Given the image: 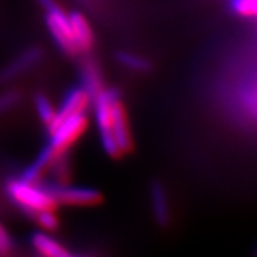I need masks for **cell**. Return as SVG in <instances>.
I'll use <instances>...</instances> for the list:
<instances>
[{"instance_id":"cell-1","label":"cell","mask_w":257,"mask_h":257,"mask_svg":"<svg viewBox=\"0 0 257 257\" xmlns=\"http://www.w3.org/2000/svg\"><path fill=\"white\" fill-rule=\"evenodd\" d=\"M6 192L10 200L29 214L55 210L58 202L48 186H41L25 179H10L6 183Z\"/></svg>"},{"instance_id":"cell-2","label":"cell","mask_w":257,"mask_h":257,"mask_svg":"<svg viewBox=\"0 0 257 257\" xmlns=\"http://www.w3.org/2000/svg\"><path fill=\"white\" fill-rule=\"evenodd\" d=\"M88 127V118L85 113L72 115L50 133V143L45 149L53 159L67 154L68 149L80 138Z\"/></svg>"},{"instance_id":"cell-3","label":"cell","mask_w":257,"mask_h":257,"mask_svg":"<svg viewBox=\"0 0 257 257\" xmlns=\"http://www.w3.org/2000/svg\"><path fill=\"white\" fill-rule=\"evenodd\" d=\"M117 96L118 92L114 89H102L95 97V117L101 145L105 153L112 158H119L122 155L112 132V105Z\"/></svg>"},{"instance_id":"cell-4","label":"cell","mask_w":257,"mask_h":257,"mask_svg":"<svg viewBox=\"0 0 257 257\" xmlns=\"http://www.w3.org/2000/svg\"><path fill=\"white\" fill-rule=\"evenodd\" d=\"M46 11V24L50 32L51 37L55 41V44L63 50L66 54L74 55L79 53L75 45L74 36H72L71 24L68 15L58 6L55 2L44 7Z\"/></svg>"},{"instance_id":"cell-5","label":"cell","mask_w":257,"mask_h":257,"mask_svg":"<svg viewBox=\"0 0 257 257\" xmlns=\"http://www.w3.org/2000/svg\"><path fill=\"white\" fill-rule=\"evenodd\" d=\"M48 189L58 203L70 206H95L101 202V194L89 188H76L67 184H50Z\"/></svg>"},{"instance_id":"cell-6","label":"cell","mask_w":257,"mask_h":257,"mask_svg":"<svg viewBox=\"0 0 257 257\" xmlns=\"http://www.w3.org/2000/svg\"><path fill=\"white\" fill-rule=\"evenodd\" d=\"M91 95L83 87L68 92L67 96L64 97L63 102H62L61 108L58 109L57 113H55L54 121L48 127L49 133L53 132L64 119L70 118L72 115L81 114V113L87 112L89 105H91Z\"/></svg>"},{"instance_id":"cell-7","label":"cell","mask_w":257,"mask_h":257,"mask_svg":"<svg viewBox=\"0 0 257 257\" xmlns=\"http://www.w3.org/2000/svg\"><path fill=\"white\" fill-rule=\"evenodd\" d=\"M112 132L121 154L128 153L132 150V134L119 95L114 98L112 105Z\"/></svg>"},{"instance_id":"cell-8","label":"cell","mask_w":257,"mask_h":257,"mask_svg":"<svg viewBox=\"0 0 257 257\" xmlns=\"http://www.w3.org/2000/svg\"><path fill=\"white\" fill-rule=\"evenodd\" d=\"M41 58H42V50L40 48H32L23 51L15 61L11 62L7 67L4 68L2 75H0V80H14L15 78L25 74L32 67H34L41 61Z\"/></svg>"},{"instance_id":"cell-9","label":"cell","mask_w":257,"mask_h":257,"mask_svg":"<svg viewBox=\"0 0 257 257\" xmlns=\"http://www.w3.org/2000/svg\"><path fill=\"white\" fill-rule=\"evenodd\" d=\"M68 19H70V24H71L75 45H76L79 53L91 50L93 41H95V36H93V31H92L88 20L80 12H71L68 15Z\"/></svg>"},{"instance_id":"cell-10","label":"cell","mask_w":257,"mask_h":257,"mask_svg":"<svg viewBox=\"0 0 257 257\" xmlns=\"http://www.w3.org/2000/svg\"><path fill=\"white\" fill-rule=\"evenodd\" d=\"M32 247L41 256L46 257H70L72 253L59 241L49 236L48 233L37 232L32 236Z\"/></svg>"},{"instance_id":"cell-11","label":"cell","mask_w":257,"mask_h":257,"mask_svg":"<svg viewBox=\"0 0 257 257\" xmlns=\"http://www.w3.org/2000/svg\"><path fill=\"white\" fill-rule=\"evenodd\" d=\"M81 76H83V88L88 92L92 98H95L102 91L101 75H100L97 64L91 61L85 62Z\"/></svg>"},{"instance_id":"cell-12","label":"cell","mask_w":257,"mask_h":257,"mask_svg":"<svg viewBox=\"0 0 257 257\" xmlns=\"http://www.w3.org/2000/svg\"><path fill=\"white\" fill-rule=\"evenodd\" d=\"M151 201H153L154 213L156 220L160 224H167L169 220V206L166 190L160 184L155 183L151 186Z\"/></svg>"},{"instance_id":"cell-13","label":"cell","mask_w":257,"mask_h":257,"mask_svg":"<svg viewBox=\"0 0 257 257\" xmlns=\"http://www.w3.org/2000/svg\"><path fill=\"white\" fill-rule=\"evenodd\" d=\"M34 104H36V109H37V113L40 115L41 121L44 122L46 127H49L53 123V121H54L57 110L51 105V102L49 101V98L44 95L36 96Z\"/></svg>"},{"instance_id":"cell-14","label":"cell","mask_w":257,"mask_h":257,"mask_svg":"<svg viewBox=\"0 0 257 257\" xmlns=\"http://www.w3.org/2000/svg\"><path fill=\"white\" fill-rule=\"evenodd\" d=\"M117 59L119 63H122L125 67L134 70V71L145 72L150 70V62L145 58L139 57L136 54H130V53H119L117 55Z\"/></svg>"},{"instance_id":"cell-15","label":"cell","mask_w":257,"mask_h":257,"mask_svg":"<svg viewBox=\"0 0 257 257\" xmlns=\"http://www.w3.org/2000/svg\"><path fill=\"white\" fill-rule=\"evenodd\" d=\"M233 14L244 19H254L257 12V0H230Z\"/></svg>"},{"instance_id":"cell-16","label":"cell","mask_w":257,"mask_h":257,"mask_svg":"<svg viewBox=\"0 0 257 257\" xmlns=\"http://www.w3.org/2000/svg\"><path fill=\"white\" fill-rule=\"evenodd\" d=\"M15 241L11 236V233L3 224L0 223V257L10 256L14 253L15 250Z\"/></svg>"},{"instance_id":"cell-17","label":"cell","mask_w":257,"mask_h":257,"mask_svg":"<svg viewBox=\"0 0 257 257\" xmlns=\"http://www.w3.org/2000/svg\"><path fill=\"white\" fill-rule=\"evenodd\" d=\"M36 219L45 231H54L58 227V219L55 217L54 210H46L36 214Z\"/></svg>"},{"instance_id":"cell-18","label":"cell","mask_w":257,"mask_h":257,"mask_svg":"<svg viewBox=\"0 0 257 257\" xmlns=\"http://www.w3.org/2000/svg\"><path fill=\"white\" fill-rule=\"evenodd\" d=\"M20 101V93L17 91H8L0 93V115L12 109Z\"/></svg>"}]
</instances>
